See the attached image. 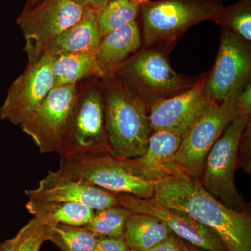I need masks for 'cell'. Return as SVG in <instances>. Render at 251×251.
<instances>
[{"label":"cell","instance_id":"1","mask_svg":"<svg viewBox=\"0 0 251 251\" xmlns=\"http://www.w3.org/2000/svg\"><path fill=\"white\" fill-rule=\"evenodd\" d=\"M153 198L214 231L227 251H251L250 217L225 205L184 172L157 182Z\"/></svg>","mask_w":251,"mask_h":251},{"label":"cell","instance_id":"2","mask_svg":"<svg viewBox=\"0 0 251 251\" xmlns=\"http://www.w3.org/2000/svg\"><path fill=\"white\" fill-rule=\"evenodd\" d=\"M102 83L110 153L122 159L142 156L153 132L148 107L115 75Z\"/></svg>","mask_w":251,"mask_h":251},{"label":"cell","instance_id":"3","mask_svg":"<svg viewBox=\"0 0 251 251\" xmlns=\"http://www.w3.org/2000/svg\"><path fill=\"white\" fill-rule=\"evenodd\" d=\"M110 153L105 126L103 83L97 77L80 82L78 95L63 130L60 158Z\"/></svg>","mask_w":251,"mask_h":251},{"label":"cell","instance_id":"4","mask_svg":"<svg viewBox=\"0 0 251 251\" xmlns=\"http://www.w3.org/2000/svg\"><path fill=\"white\" fill-rule=\"evenodd\" d=\"M225 8L221 0H143L140 11L145 45L171 46L198 23L219 24Z\"/></svg>","mask_w":251,"mask_h":251},{"label":"cell","instance_id":"5","mask_svg":"<svg viewBox=\"0 0 251 251\" xmlns=\"http://www.w3.org/2000/svg\"><path fill=\"white\" fill-rule=\"evenodd\" d=\"M115 75L148 107L188 90L196 82L175 72L159 48L135 52L117 68Z\"/></svg>","mask_w":251,"mask_h":251},{"label":"cell","instance_id":"6","mask_svg":"<svg viewBox=\"0 0 251 251\" xmlns=\"http://www.w3.org/2000/svg\"><path fill=\"white\" fill-rule=\"evenodd\" d=\"M58 171L68 177L117 194L143 198H153L154 195L156 183L140 177L130 169L125 159L110 153L60 158Z\"/></svg>","mask_w":251,"mask_h":251},{"label":"cell","instance_id":"7","mask_svg":"<svg viewBox=\"0 0 251 251\" xmlns=\"http://www.w3.org/2000/svg\"><path fill=\"white\" fill-rule=\"evenodd\" d=\"M249 122V115L238 114L211 148L201 176V184L208 193L239 212H243L244 204L234 183V171L238 150Z\"/></svg>","mask_w":251,"mask_h":251},{"label":"cell","instance_id":"8","mask_svg":"<svg viewBox=\"0 0 251 251\" xmlns=\"http://www.w3.org/2000/svg\"><path fill=\"white\" fill-rule=\"evenodd\" d=\"M85 7L71 0H41L31 9H23L17 24L25 40L28 64L41 59L48 43L76 23Z\"/></svg>","mask_w":251,"mask_h":251},{"label":"cell","instance_id":"9","mask_svg":"<svg viewBox=\"0 0 251 251\" xmlns=\"http://www.w3.org/2000/svg\"><path fill=\"white\" fill-rule=\"evenodd\" d=\"M237 102L216 103L195 122L182 137L176 161L193 179L202 176L208 153L239 114Z\"/></svg>","mask_w":251,"mask_h":251},{"label":"cell","instance_id":"10","mask_svg":"<svg viewBox=\"0 0 251 251\" xmlns=\"http://www.w3.org/2000/svg\"><path fill=\"white\" fill-rule=\"evenodd\" d=\"M251 77L250 45L224 29L215 64L206 80L208 96L218 103L236 100Z\"/></svg>","mask_w":251,"mask_h":251},{"label":"cell","instance_id":"11","mask_svg":"<svg viewBox=\"0 0 251 251\" xmlns=\"http://www.w3.org/2000/svg\"><path fill=\"white\" fill-rule=\"evenodd\" d=\"M79 85L52 89L31 117L20 125L41 153L58 151L63 130L77 100Z\"/></svg>","mask_w":251,"mask_h":251},{"label":"cell","instance_id":"12","mask_svg":"<svg viewBox=\"0 0 251 251\" xmlns=\"http://www.w3.org/2000/svg\"><path fill=\"white\" fill-rule=\"evenodd\" d=\"M53 57L44 55L28 64L24 72L10 86L0 108V118L21 125L31 117L54 87Z\"/></svg>","mask_w":251,"mask_h":251},{"label":"cell","instance_id":"13","mask_svg":"<svg viewBox=\"0 0 251 251\" xmlns=\"http://www.w3.org/2000/svg\"><path fill=\"white\" fill-rule=\"evenodd\" d=\"M207 74L191 88L159 100L150 107L149 120L153 131H168L184 136L198 119L216 105L206 90Z\"/></svg>","mask_w":251,"mask_h":251},{"label":"cell","instance_id":"14","mask_svg":"<svg viewBox=\"0 0 251 251\" xmlns=\"http://www.w3.org/2000/svg\"><path fill=\"white\" fill-rule=\"evenodd\" d=\"M120 206L131 212L156 216L184 242L206 251H228L217 234L182 211L163 205L153 198L119 194Z\"/></svg>","mask_w":251,"mask_h":251},{"label":"cell","instance_id":"15","mask_svg":"<svg viewBox=\"0 0 251 251\" xmlns=\"http://www.w3.org/2000/svg\"><path fill=\"white\" fill-rule=\"evenodd\" d=\"M25 193L30 201L77 203L94 211L120 205L117 193L68 177L58 171H49L37 187Z\"/></svg>","mask_w":251,"mask_h":251},{"label":"cell","instance_id":"16","mask_svg":"<svg viewBox=\"0 0 251 251\" xmlns=\"http://www.w3.org/2000/svg\"><path fill=\"white\" fill-rule=\"evenodd\" d=\"M182 137L168 131H153L142 156L125 159L127 166L140 177L151 182L183 173L176 161Z\"/></svg>","mask_w":251,"mask_h":251},{"label":"cell","instance_id":"17","mask_svg":"<svg viewBox=\"0 0 251 251\" xmlns=\"http://www.w3.org/2000/svg\"><path fill=\"white\" fill-rule=\"evenodd\" d=\"M141 45V35L137 21L103 36L94 54L99 79L103 81L115 75L117 68L138 52Z\"/></svg>","mask_w":251,"mask_h":251},{"label":"cell","instance_id":"18","mask_svg":"<svg viewBox=\"0 0 251 251\" xmlns=\"http://www.w3.org/2000/svg\"><path fill=\"white\" fill-rule=\"evenodd\" d=\"M97 11L86 6L82 18L49 41L43 56L55 57L72 53L95 54L101 40Z\"/></svg>","mask_w":251,"mask_h":251},{"label":"cell","instance_id":"19","mask_svg":"<svg viewBox=\"0 0 251 251\" xmlns=\"http://www.w3.org/2000/svg\"><path fill=\"white\" fill-rule=\"evenodd\" d=\"M173 234L156 216L131 212L127 220L124 240L129 249L148 251Z\"/></svg>","mask_w":251,"mask_h":251},{"label":"cell","instance_id":"20","mask_svg":"<svg viewBox=\"0 0 251 251\" xmlns=\"http://www.w3.org/2000/svg\"><path fill=\"white\" fill-rule=\"evenodd\" d=\"M26 208L34 217L40 219L46 225L63 224L75 227L85 226L95 211L77 203L30 200L28 201Z\"/></svg>","mask_w":251,"mask_h":251},{"label":"cell","instance_id":"21","mask_svg":"<svg viewBox=\"0 0 251 251\" xmlns=\"http://www.w3.org/2000/svg\"><path fill=\"white\" fill-rule=\"evenodd\" d=\"M95 54L72 53L53 57L52 70L54 87L79 85L88 79L97 77L99 73Z\"/></svg>","mask_w":251,"mask_h":251},{"label":"cell","instance_id":"22","mask_svg":"<svg viewBox=\"0 0 251 251\" xmlns=\"http://www.w3.org/2000/svg\"><path fill=\"white\" fill-rule=\"evenodd\" d=\"M99 237L85 227L63 224L45 226V239L62 251H93Z\"/></svg>","mask_w":251,"mask_h":251},{"label":"cell","instance_id":"23","mask_svg":"<svg viewBox=\"0 0 251 251\" xmlns=\"http://www.w3.org/2000/svg\"><path fill=\"white\" fill-rule=\"evenodd\" d=\"M143 0H110L97 11L101 37L136 21Z\"/></svg>","mask_w":251,"mask_h":251},{"label":"cell","instance_id":"24","mask_svg":"<svg viewBox=\"0 0 251 251\" xmlns=\"http://www.w3.org/2000/svg\"><path fill=\"white\" fill-rule=\"evenodd\" d=\"M131 211L117 205L94 211L93 217L85 226L98 237L124 239L127 220Z\"/></svg>","mask_w":251,"mask_h":251},{"label":"cell","instance_id":"25","mask_svg":"<svg viewBox=\"0 0 251 251\" xmlns=\"http://www.w3.org/2000/svg\"><path fill=\"white\" fill-rule=\"evenodd\" d=\"M45 226L40 219L34 217L14 237L0 243V251H40L46 242Z\"/></svg>","mask_w":251,"mask_h":251},{"label":"cell","instance_id":"26","mask_svg":"<svg viewBox=\"0 0 251 251\" xmlns=\"http://www.w3.org/2000/svg\"><path fill=\"white\" fill-rule=\"evenodd\" d=\"M220 25L232 31L239 39L251 41V0H239L237 4L225 8Z\"/></svg>","mask_w":251,"mask_h":251},{"label":"cell","instance_id":"27","mask_svg":"<svg viewBox=\"0 0 251 251\" xmlns=\"http://www.w3.org/2000/svg\"><path fill=\"white\" fill-rule=\"evenodd\" d=\"M129 247L124 239L112 237H99L93 251H128Z\"/></svg>","mask_w":251,"mask_h":251},{"label":"cell","instance_id":"28","mask_svg":"<svg viewBox=\"0 0 251 251\" xmlns=\"http://www.w3.org/2000/svg\"><path fill=\"white\" fill-rule=\"evenodd\" d=\"M148 251H187L184 240L172 234L163 242Z\"/></svg>","mask_w":251,"mask_h":251},{"label":"cell","instance_id":"29","mask_svg":"<svg viewBox=\"0 0 251 251\" xmlns=\"http://www.w3.org/2000/svg\"><path fill=\"white\" fill-rule=\"evenodd\" d=\"M238 109L240 113L250 115L251 112V84L245 87L238 96L237 99Z\"/></svg>","mask_w":251,"mask_h":251},{"label":"cell","instance_id":"30","mask_svg":"<svg viewBox=\"0 0 251 251\" xmlns=\"http://www.w3.org/2000/svg\"><path fill=\"white\" fill-rule=\"evenodd\" d=\"M110 0H88L87 6H90L96 11L103 8Z\"/></svg>","mask_w":251,"mask_h":251},{"label":"cell","instance_id":"31","mask_svg":"<svg viewBox=\"0 0 251 251\" xmlns=\"http://www.w3.org/2000/svg\"><path fill=\"white\" fill-rule=\"evenodd\" d=\"M41 0H27V3H26L24 9H31L33 6H35L38 3L40 2Z\"/></svg>","mask_w":251,"mask_h":251},{"label":"cell","instance_id":"32","mask_svg":"<svg viewBox=\"0 0 251 251\" xmlns=\"http://www.w3.org/2000/svg\"><path fill=\"white\" fill-rule=\"evenodd\" d=\"M186 244V249L187 251H206L202 250V249H198V248L194 247V246L191 245V244H188V243L185 242Z\"/></svg>","mask_w":251,"mask_h":251},{"label":"cell","instance_id":"33","mask_svg":"<svg viewBox=\"0 0 251 251\" xmlns=\"http://www.w3.org/2000/svg\"><path fill=\"white\" fill-rule=\"evenodd\" d=\"M71 1L75 4L81 5V6H87L88 0H71Z\"/></svg>","mask_w":251,"mask_h":251},{"label":"cell","instance_id":"34","mask_svg":"<svg viewBox=\"0 0 251 251\" xmlns=\"http://www.w3.org/2000/svg\"><path fill=\"white\" fill-rule=\"evenodd\" d=\"M141 251L136 250V249H130L129 251Z\"/></svg>","mask_w":251,"mask_h":251}]
</instances>
